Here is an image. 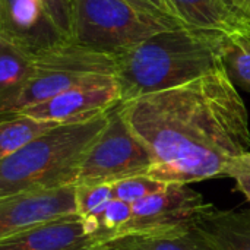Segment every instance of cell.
Instances as JSON below:
<instances>
[{
    "label": "cell",
    "instance_id": "6da1fadb",
    "mask_svg": "<svg viewBox=\"0 0 250 250\" xmlns=\"http://www.w3.org/2000/svg\"><path fill=\"white\" fill-rule=\"evenodd\" d=\"M119 110L154 160L148 176L168 185L226 177L250 149L249 111L226 66Z\"/></svg>",
    "mask_w": 250,
    "mask_h": 250
},
{
    "label": "cell",
    "instance_id": "7a4b0ae2",
    "mask_svg": "<svg viewBox=\"0 0 250 250\" xmlns=\"http://www.w3.org/2000/svg\"><path fill=\"white\" fill-rule=\"evenodd\" d=\"M226 37L183 28L160 32L116 56L123 103L166 91L224 67Z\"/></svg>",
    "mask_w": 250,
    "mask_h": 250
},
{
    "label": "cell",
    "instance_id": "3957f363",
    "mask_svg": "<svg viewBox=\"0 0 250 250\" xmlns=\"http://www.w3.org/2000/svg\"><path fill=\"white\" fill-rule=\"evenodd\" d=\"M111 111L88 122L60 125L19 152L0 160V198L75 185L81 166L108 125Z\"/></svg>",
    "mask_w": 250,
    "mask_h": 250
},
{
    "label": "cell",
    "instance_id": "277c9868",
    "mask_svg": "<svg viewBox=\"0 0 250 250\" xmlns=\"http://www.w3.org/2000/svg\"><path fill=\"white\" fill-rule=\"evenodd\" d=\"M183 28L192 26L149 0H73L72 41L116 56L160 32Z\"/></svg>",
    "mask_w": 250,
    "mask_h": 250
},
{
    "label": "cell",
    "instance_id": "5b68a950",
    "mask_svg": "<svg viewBox=\"0 0 250 250\" xmlns=\"http://www.w3.org/2000/svg\"><path fill=\"white\" fill-rule=\"evenodd\" d=\"M116 54L75 41L60 42L35 56L34 75L10 113L44 103L91 79L116 75Z\"/></svg>",
    "mask_w": 250,
    "mask_h": 250
},
{
    "label": "cell",
    "instance_id": "8992f818",
    "mask_svg": "<svg viewBox=\"0 0 250 250\" xmlns=\"http://www.w3.org/2000/svg\"><path fill=\"white\" fill-rule=\"evenodd\" d=\"M154 160L146 146L135 136L119 107L111 114L101 136L81 166L75 185L114 183L127 177L148 174Z\"/></svg>",
    "mask_w": 250,
    "mask_h": 250
},
{
    "label": "cell",
    "instance_id": "52a82bcc",
    "mask_svg": "<svg viewBox=\"0 0 250 250\" xmlns=\"http://www.w3.org/2000/svg\"><path fill=\"white\" fill-rule=\"evenodd\" d=\"M212 207L188 185H168L164 190L133 204V215L122 237L161 236L193 229L198 218Z\"/></svg>",
    "mask_w": 250,
    "mask_h": 250
},
{
    "label": "cell",
    "instance_id": "ba28073f",
    "mask_svg": "<svg viewBox=\"0 0 250 250\" xmlns=\"http://www.w3.org/2000/svg\"><path fill=\"white\" fill-rule=\"evenodd\" d=\"M122 103L123 97L117 78L116 75H108L83 82L18 113L59 125H72L110 113Z\"/></svg>",
    "mask_w": 250,
    "mask_h": 250
},
{
    "label": "cell",
    "instance_id": "9c48e42d",
    "mask_svg": "<svg viewBox=\"0 0 250 250\" xmlns=\"http://www.w3.org/2000/svg\"><path fill=\"white\" fill-rule=\"evenodd\" d=\"M78 215L76 185L25 190L0 198V239Z\"/></svg>",
    "mask_w": 250,
    "mask_h": 250
},
{
    "label": "cell",
    "instance_id": "30bf717a",
    "mask_svg": "<svg viewBox=\"0 0 250 250\" xmlns=\"http://www.w3.org/2000/svg\"><path fill=\"white\" fill-rule=\"evenodd\" d=\"M0 37L32 56L69 41L56 28L41 0H0Z\"/></svg>",
    "mask_w": 250,
    "mask_h": 250
},
{
    "label": "cell",
    "instance_id": "8fae6325",
    "mask_svg": "<svg viewBox=\"0 0 250 250\" xmlns=\"http://www.w3.org/2000/svg\"><path fill=\"white\" fill-rule=\"evenodd\" d=\"M91 246L94 242L86 234L79 215L0 239V250H86Z\"/></svg>",
    "mask_w": 250,
    "mask_h": 250
},
{
    "label": "cell",
    "instance_id": "7c38bea8",
    "mask_svg": "<svg viewBox=\"0 0 250 250\" xmlns=\"http://www.w3.org/2000/svg\"><path fill=\"white\" fill-rule=\"evenodd\" d=\"M193 230L212 250H250V211L207 209Z\"/></svg>",
    "mask_w": 250,
    "mask_h": 250
},
{
    "label": "cell",
    "instance_id": "4fadbf2b",
    "mask_svg": "<svg viewBox=\"0 0 250 250\" xmlns=\"http://www.w3.org/2000/svg\"><path fill=\"white\" fill-rule=\"evenodd\" d=\"M179 16L192 28L237 35L243 32L250 18L239 13L229 0H171Z\"/></svg>",
    "mask_w": 250,
    "mask_h": 250
},
{
    "label": "cell",
    "instance_id": "5bb4252c",
    "mask_svg": "<svg viewBox=\"0 0 250 250\" xmlns=\"http://www.w3.org/2000/svg\"><path fill=\"white\" fill-rule=\"evenodd\" d=\"M34 67L35 56L0 37V114L13 110L34 75Z\"/></svg>",
    "mask_w": 250,
    "mask_h": 250
},
{
    "label": "cell",
    "instance_id": "9a60e30c",
    "mask_svg": "<svg viewBox=\"0 0 250 250\" xmlns=\"http://www.w3.org/2000/svg\"><path fill=\"white\" fill-rule=\"evenodd\" d=\"M0 116V160L19 152L51 129L60 126L56 122L35 119L23 113Z\"/></svg>",
    "mask_w": 250,
    "mask_h": 250
},
{
    "label": "cell",
    "instance_id": "2e32d148",
    "mask_svg": "<svg viewBox=\"0 0 250 250\" xmlns=\"http://www.w3.org/2000/svg\"><path fill=\"white\" fill-rule=\"evenodd\" d=\"M117 240L133 250H212L193 229L183 233L161 236H132Z\"/></svg>",
    "mask_w": 250,
    "mask_h": 250
},
{
    "label": "cell",
    "instance_id": "e0dca14e",
    "mask_svg": "<svg viewBox=\"0 0 250 250\" xmlns=\"http://www.w3.org/2000/svg\"><path fill=\"white\" fill-rule=\"evenodd\" d=\"M224 64L233 82L250 91V41L237 35L226 37Z\"/></svg>",
    "mask_w": 250,
    "mask_h": 250
},
{
    "label": "cell",
    "instance_id": "ac0fdd59",
    "mask_svg": "<svg viewBox=\"0 0 250 250\" xmlns=\"http://www.w3.org/2000/svg\"><path fill=\"white\" fill-rule=\"evenodd\" d=\"M168 183L160 182L148 174L127 177L113 183L114 198L122 199L127 204H136L148 196H152L161 190H164Z\"/></svg>",
    "mask_w": 250,
    "mask_h": 250
},
{
    "label": "cell",
    "instance_id": "d6986e66",
    "mask_svg": "<svg viewBox=\"0 0 250 250\" xmlns=\"http://www.w3.org/2000/svg\"><path fill=\"white\" fill-rule=\"evenodd\" d=\"M114 199L113 183L76 185L78 215L85 217Z\"/></svg>",
    "mask_w": 250,
    "mask_h": 250
},
{
    "label": "cell",
    "instance_id": "ffe728a7",
    "mask_svg": "<svg viewBox=\"0 0 250 250\" xmlns=\"http://www.w3.org/2000/svg\"><path fill=\"white\" fill-rule=\"evenodd\" d=\"M45 12L62 32V35L72 41L73 37V0H41Z\"/></svg>",
    "mask_w": 250,
    "mask_h": 250
},
{
    "label": "cell",
    "instance_id": "44dd1931",
    "mask_svg": "<svg viewBox=\"0 0 250 250\" xmlns=\"http://www.w3.org/2000/svg\"><path fill=\"white\" fill-rule=\"evenodd\" d=\"M236 173H250V151L230 163L226 177H233Z\"/></svg>",
    "mask_w": 250,
    "mask_h": 250
},
{
    "label": "cell",
    "instance_id": "7402d4cb",
    "mask_svg": "<svg viewBox=\"0 0 250 250\" xmlns=\"http://www.w3.org/2000/svg\"><path fill=\"white\" fill-rule=\"evenodd\" d=\"M231 179L236 180L237 190L242 192L250 202V173H236Z\"/></svg>",
    "mask_w": 250,
    "mask_h": 250
},
{
    "label": "cell",
    "instance_id": "603a6c76",
    "mask_svg": "<svg viewBox=\"0 0 250 250\" xmlns=\"http://www.w3.org/2000/svg\"><path fill=\"white\" fill-rule=\"evenodd\" d=\"M152 4H155L160 10H163L164 13H167V15H170L171 18H176V19H179V21H183L180 16H179V13H177V10H176V7L173 6V3H171V0H149ZM185 22V21H183ZM186 23V22H185Z\"/></svg>",
    "mask_w": 250,
    "mask_h": 250
},
{
    "label": "cell",
    "instance_id": "cb8c5ba5",
    "mask_svg": "<svg viewBox=\"0 0 250 250\" xmlns=\"http://www.w3.org/2000/svg\"><path fill=\"white\" fill-rule=\"evenodd\" d=\"M86 250H133L127 248L126 245L120 243L119 240H113V242H107V243H101V245H94Z\"/></svg>",
    "mask_w": 250,
    "mask_h": 250
},
{
    "label": "cell",
    "instance_id": "d4e9b609",
    "mask_svg": "<svg viewBox=\"0 0 250 250\" xmlns=\"http://www.w3.org/2000/svg\"><path fill=\"white\" fill-rule=\"evenodd\" d=\"M229 1L234 6V9L239 13H242L246 18H250V0H229Z\"/></svg>",
    "mask_w": 250,
    "mask_h": 250
}]
</instances>
